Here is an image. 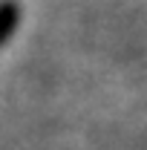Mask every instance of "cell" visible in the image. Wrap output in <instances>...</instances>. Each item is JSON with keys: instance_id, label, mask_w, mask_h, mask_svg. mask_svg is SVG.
I'll use <instances>...</instances> for the list:
<instances>
[{"instance_id": "cell-1", "label": "cell", "mask_w": 147, "mask_h": 150, "mask_svg": "<svg viewBox=\"0 0 147 150\" xmlns=\"http://www.w3.org/2000/svg\"><path fill=\"white\" fill-rule=\"evenodd\" d=\"M18 23H20V6L15 0H3L0 3V46L15 35Z\"/></svg>"}]
</instances>
